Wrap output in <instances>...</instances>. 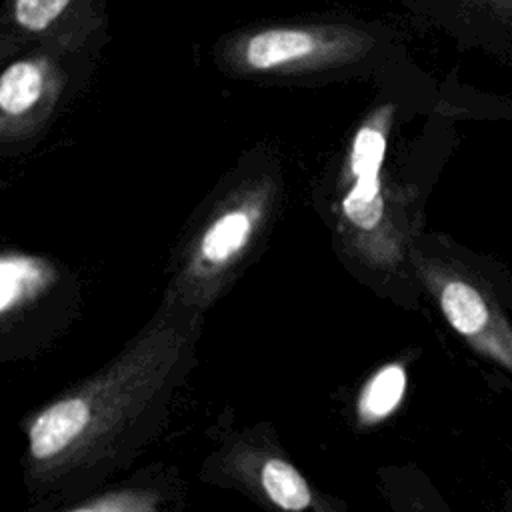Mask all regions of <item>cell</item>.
I'll return each instance as SVG.
<instances>
[{
    "instance_id": "cell-1",
    "label": "cell",
    "mask_w": 512,
    "mask_h": 512,
    "mask_svg": "<svg viewBox=\"0 0 512 512\" xmlns=\"http://www.w3.org/2000/svg\"><path fill=\"white\" fill-rule=\"evenodd\" d=\"M202 320V312L164 296L108 364L26 416L30 496L46 504L88 496L146 450L192 372Z\"/></svg>"
},
{
    "instance_id": "cell-2",
    "label": "cell",
    "mask_w": 512,
    "mask_h": 512,
    "mask_svg": "<svg viewBox=\"0 0 512 512\" xmlns=\"http://www.w3.org/2000/svg\"><path fill=\"white\" fill-rule=\"evenodd\" d=\"M394 106L372 108L354 130L336 200V228L346 250L376 272L394 274L416 240L412 194L386 174Z\"/></svg>"
},
{
    "instance_id": "cell-3",
    "label": "cell",
    "mask_w": 512,
    "mask_h": 512,
    "mask_svg": "<svg viewBox=\"0 0 512 512\" xmlns=\"http://www.w3.org/2000/svg\"><path fill=\"white\" fill-rule=\"evenodd\" d=\"M278 194L280 182L272 170L246 174L230 186L182 242L164 296L204 314L264 236Z\"/></svg>"
},
{
    "instance_id": "cell-4",
    "label": "cell",
    "mask_w": 512,
    "mask_h": 512,
    "mask_svg": "<svg viewBox=\"0 0 512 512\" xmlns=\"http://www.w3.org/2000/svg\"><path fill=\"white\" fill-rule=\"evenodd\" d=\"M376 38L342 22H286L250 26L226 36L218 64L234 76H302L348 68L364 60Z\"/></svg>"
},
{
    "instance_id": "cell-5",
    "label": "cell",
    "mask_w": 512,
    "mask_h": 512,
    "mask_svg": "<svg viewBox=\"0 0 512 512\" xmlns=\"http://www.w3.org/2000/svg\"><path fill=\"white\" fill-rule=\"evenodd\" d=\"M204 482L240 490L268 512H346L292 464L268 424L226 432L204 458Z\"/></svg>"
},
{
    "instance_id": "cell-6",
    "label": "cell",
    "mask_w": 512,
    "mask_h": 512,
    "mask_svg": "<svg viewBox=\"0 0 512 512\" xmlns=\"http://www.w3.org/2000/svg\"><path fill=\"white\" fill-rule=\"evenodd\" d=\"M408 262L452 330L512 374V322L488 280L432 238H416Z\"/></svg>"
},
{
    "instance_id": "cell-7",
    "label": "cell",
    "mask_w": 512,
    "mask_h": 512,
    "mask_svg": "<svg viewBox=\"0 0 512 512\" xmlns=\"http://www.w3.org/2000/svg\"><path fill=\"white\" fill-rule=\"evenodd\" d=\"M64 84L66 74L56 56L30 52L14 58L0 76L2 142H20L36 134L58 106Z\"/></svg>"
},
{
    "instance_id": "cell-8",
    "label": "cell",
    "mask_w": 512,
    "mask_h": 512,
    "mask_svg": "<svg viewBox=\"0 0 512 512\" xmlns=\"http://www.w3.org/2000/svg\"><path fill=\"white\" fill-rule=\"evenodd\" d=\"M98 10V0H6L4 48L74 52L96 28Z\"/></svg>"
},
{
    "instance_id": "cell-9",
    "label": "cell",
    "mask_w": 512,
    "mask_h": 512,
    "mask_svg": "<svg viewBox=\"0 0 512 512\" xmlns=\"http://www.w3.org/2000/svg\"><path fill=\"white\" fill-rule=\"evenodd\" d=\"M176 480L150 472L110 490L48 504L38 512H176Z\"/></svg>"
},
{
    "instance_id": "cell-10",
    "label": "cell",
    "mask_w": 512,
    "mask_h": 512,
    "mask_svg": "<svg viewBox=\"0 0 512 512\" xmlns=\"http://www.w3.org/2000/svg\"><path fill=\"white\" fill-rule=\"evenodd\" d=\"M404 390L406 370L400 362H392L376 370L364 384L356 402V416L360 424L372 426L390 416L400 404Z\"/></svg>"
},
{
    "instance_id": "cell-11",
    "label": "cell",
    "mask_w": 512,
    "mask_h": 512,
    "mask_svg": "<svg viewBox=\"0 0 512 512\" xmlns=\"http://www.w3.org/2000/svg\"><path fill=\"white\" fill-rule=\"evenodd\" d=\"M380 482L384 486L386 500L396 512H422V506L416 502V498L410 494L406 488L404 478L396 470H382L380 472Z\"/></svg>"
},
{
    "instance_id": "cell-12",
    "label": "cell",
    "mask_w": 512,
    "mask_h": 512,
    "mask_svg": "<svg viewBox=\"0 0 512 512\" xmlns=\"http://www.w3.org/2000/svg\"><path fill=\"white\" fill-rule=\"evenodd\" d=\"M492 12H496L500 18L512 20V0H486Z\"/></svg>"
}]
</instances>
